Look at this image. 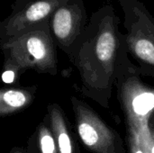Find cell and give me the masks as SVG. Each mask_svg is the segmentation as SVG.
I'll use <instances>...</instances> for the list:
<instances>
[{
  "label": "cell",
  "mask_w": 154,
  "mask_h": 153,
  "mask_svg": "<svg viewBox=\"0 0 154 153\" xmlns=\"http://www.w3.org/2000/svg\"><path fill=\"white\" fill-rule=\"evenodd\" d=\"M142 141L143 142L147 153H154V130L149 128L146 138Z\"/></svg>",
  "instance_id": "obj_13"
},
{
  "label": "cell",
  "mask_w": 154,
  "mask_h": 153,
  "mask_svg": "<svg viewBox=\"0 0 154 153\" xmlns=\"http://www.w3.org/2000/svg\"><path fill=\"white\" fill-rule=\"evenodd\" d=\"M149 128L154 130V112L152 113V116H151V118L149 120Z\"/></svg>",
  "instance_id": "obj_15"
},
{
  "label": "cell",
  "mask_w": 154,
  "mask_h": 153,
  "mask_svg": "<svg viewBox=\"0 0 154 153\" xmlns=\"http://www.w3.org/2000/svg\"><path fill=\"white\" fill-rule=\"evenodd\" d=\"M37 87H3L0 91V116L6 117L29 107L36 96Z\"/></svg>",
  "instance_id": "obj_9"
},
{
  "label": "cell",
  "mask_w": 154,
  "mask_h": 153,
  "mask_svg": "<svg viewBox=\"0 0 154 153\" xmlns=\"http://www.w3.org/2000/svg\"><path fill=\"white\" fill-rule=\"evenodd\" d=\"M129 55L142 76L154 77V16L140 0H118Z\"/></svg>",
  "instance_id": "obj_4"
},
{
  "label": "cell",
  "mask_w": 154,
  "mask_h": 153,
  "mask_svg": "<svg viewBox=\"0 0 154 153\" xmlns=\"http://www.w3.org/2000/svg\"><path fill=\"white\" fill-rule=\"evenodd\" d=\"M120 22L108 4L92 13L83 37L69 58L79 76V91L105 109L110 108L119 69L130 60Z\"/></svg>",
  "instance_id": "obj_1"
},
{
  "label": "cell",
  "mask_w": 154,
  "mask_h": 153,
  "mask_svg": "<svg viewBox=\"0 0 154 153\" xmlns=\"http://www.w3.org/2000/svg\"><path fill=\"white\" fill-rule=\"evenodd\" d=\"M29 144L33 147V150L37 153H59L57 142L47 116L38 124L34 133L30 139Z\"/></svg>",
  "instance_id": "obj_10"
},
{
  "label": "cell",
  "mask_w": 154,
  "mask_h": 153,
  "mask_svg": "<svg viewBox=\"0 0 154 153\" xmlns=\"http://www.w3.org/2000/svg\"><path fill=\"white\" fill-rule=\"evenodd\" d=\"M128 153H147L142 139L134 133L126 132Z\"/></svg>",
  "instance_id": "obj_12"
},
{
  "label": "cell",
  "mask_w": 154,
  "mask_h": 153,
  "mask_svg": "<svg viewBox=\"0 0 154 153\" xmlns=\"http://www.w3.org/2000/svg\"><path fill=\"white\" fill-rule=\"evenodd\" d=\"M71 0H15L11 13L0 23V41L51 19L53 13Z\"/></svg>",
  "instance_id": "obj_7"
},
{
  "label": "cell",
  "mask_w": 154,
  "mask_h": 153,
  "mask_svg": "<svg viewBox=\"0 0 154 153\" xmlns=\"http://www.w3.org/2000/svg\"><path fill=\"white\" fill-rule=\"evenodd\" d=\"M85 0H71L60 6L50 19L52 38L56 46L68 58L83 37L89 18Z\"/></svg>",
  "instance_id": "obj_6"
},
{
  "label": "cell",
  "mask_w": 154,
  "mask_h": 153,
  "mask_svg": "<svg viewBox=\"0 0 154 153\" xmlns=\"http://www.w3.org/2000/svg\"><path fill=\"white\" fill-rule=\"evenodd\" d=\"M56 47L50 20L0 41L4 60L14 64L23 73L32 69L40 74L57 75L59 69Z\"/></svg>",
  "instance_id": "obj_2"
},
{
  "label": "cell",
  "mask_w": 154,
  "mask_h": 153,
  "mask_svg": "<svg viewBox=\"0 0 154 153\" xmlns=\"http://www.w3.org/2000/svg\"><path fill=\"white\" fill-rule=\"evenodd\" d=\"M9 153H30L28 150L24 149V148H22V147H17V146H14L13 147L11 150H10V152Z\"/></svg>",
  "instance_id": "obj_14"
},
{
  "label": "cell",
  "mask_w": 154,
  "mask_h": 153,
  "mask_svg": "<svg viewBox=\"0 0 154 153\" xmlns=\"http://www.w3.org/2000/svg\"><path fill=\"white\" fill-rule=\"evenodd\" d=\"M23 74V72L16 67L14 64L4 60V67H3V73H2V80L5 84H12L15 82L18 78Z\"/></svg>",
  "instance_id": "obj_11"
},
{
  "label": "cell",
  "mask_w": 154,
  "mask_h": 153,
  "mask_svg": "<svg viewBox=\"0 0 154 153\" xmlns=\"http://www.w3.org/2000/svg\"><path fill=\"white\" fill-rule=\"evenodd\" d=\"M136 64L131 60L119 69L116 81L117 98L125 120L126 132L144 140L154 112V87L143 82Z\"/></svg>",
  "instance_id": "obj_3"
},
{
  "label": "cell",
  "mask_w": 154,
  "mask_h": 153,
  "mask_svg": "<svg viewBox=\"0 0 154 153\" xmlns=\"http://www.w3.org/2000/svg\"><path fill=\"white\" fill-rule=\"evenodd\" d=\"M46 116L54 134L59 153H81L75 133L62 107L57 103L48 105Z\"/></svg>",
  "instance_id": "obj_8"
},
{
  "label": "cell",
  "mask_w": 154,
  "mask_h": 153,
  "mask_svg": "<svg viewBox=\"0 0 154 153\" xmlns=\"http://www.w3.org/2000/svg\"><path fill=\"white\" fill-rule=\"evenodd\" d=\"M75 131L80 142L92 153H128L118 132L86 102L72 96Z\"/></svg>",
  "instance_id": "obj_5"
}]
</instances>
